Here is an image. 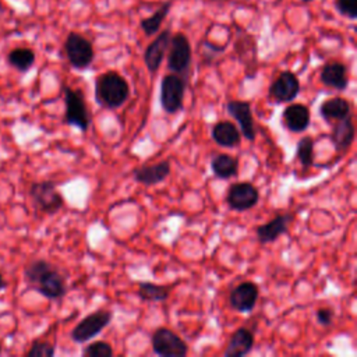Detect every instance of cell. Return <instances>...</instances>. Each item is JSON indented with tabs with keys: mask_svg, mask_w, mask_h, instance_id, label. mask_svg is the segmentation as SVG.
Masks as SVG:
<instances>
[{
	"mask_svg": "<svg viewBox=\"0 0 357 357\" xmlns=\"http://www.w3.org/2000/svg\"><path fill=\"white\" fill-rule=\"evenodd\" d=\"M283 121L289 131L304 132L310 127V109L303 103H291L283 112Z\"/></svg>",
	"mask_w": 357,
	"mask_h": 357,
	"instance_id": "obj_17",
	"label": "cell"
},
{
	"mask_svg": "<svg viewBox=\"0 0 357 357\" xmlns=\"http://www.w3.org/2000/svg\"><path fill=\"white\" fill-rule=\"evenodd\" d=\"M0 351H1V344H0Z\"/></svg>",
	"mask_w": 357,
	"mask_h": 357,
	"instance_id": "obj_34",
	"label": "cell"
},
{
	"mask_svg": "<svg viewBox=\"0 0 357 357\" xmlns=\"http://www.w3.org/2000/svg\"><path fill=\"white\" fill-rule=\"evenodd\" d=\"M8 64L21 73L28 71L35 63V53L28 47H15L7 56Z\"/></svg>",
	"mask_w": 357,
	"mask_h": 357,
	"instance_id": "obj_25",
	"label": "cell"
},
{
	"mask_svg": "<svg viewBox=\"0 0 357 357\" xmlns=\"http://www.w3.org/2000/svg\"><path fill=\"white\" fill-rule=\"evenodd\" d=\"M137 296L142 301H165L169 297V287L151 282H139Z\"/></svg>",
	"mask_w": 357,
	"mask_h": 357,
	"instance_id": "obj_24",
	"label": "cell"
},
{
	"mask_svg": "<svg viewBox=\"0 0 357 357\" xmlns=\"http://www.w3.org/2000/svg\"><path fill=\"white\" fill-rule=\"evenodd\" d=\"M331 131V141L337 152H344L350 148L354 141V124L351 116H347L342 120L333 121Z\"/></svg>",
	"mask_w": 357,
	"mask_h": 357,
	"instance_id": "obj_16",
	"label": "cell"
},
{
	"mask_svg": "<svg viewBox=\"0 0 357 357\" xmlns=\"http://www.w3.org/2000/svg\"><path fill=\"white\" fill-rule=\"evenodd\" d=\"M64 123L77 127L81 131H86L91 126V116L85 102V96L81 89H73L71 86H64Z\"/></svg>",
	"mask_w": 357,
	"mask_h": 357,
	"instance_id": "obj_3",
	"label": "cell"
},
{
	"mask_svg": "<svg viewBox=\"0 0 357 357\" xmlns=\"http://www.w3.org/2000/svg\"><path fill=\"white\" fill-rule=\"evenodd\" d=\"M4 287H6V282H4V279H3V275L0 273V290L4 289Z\"/></svg>",
	"mask_w": 357,
	"mask_h": 357,
	"instance_id": "obj_32",
	"label": "cell"
},
{
	"mask_svg": "<svg viewBox=\"0 0 357 357\" xmlns=\"http://www.w3.org/2000/svg\"><path fill=\"white\" fill-rule=\"evenodd\" d=\"M300 93V81L291 71L280 73L269 88V96L278 103H287L297 98Z\"/></svg>",
	"mask_w": 357,
	"mask_h": 357,
	"instance_id": "obj_11",
	"label": "cell"
},
{
	"mask_svg": "<svg viewBox=\"0 0 357 357\" xmlns=\"http://www.w3.org/2000/svg\"><path fill=\"white\" fill-rule=\"evenodd\" d=\"M170 52L167 57V67L176 74L187 73L191 61L190 42L183 33H176L170 40Z\"/></svg>",
	"mask_w": 357,
	"mask_h": 357,
	"instance_id": "obj_10",
	"label": "cell"
},
{
	"mask_svg": "<svg viewBox=\"0 0 357 357\" xmlns=\"http://www.w3.org/2000/svg\"><path fill=\"white\" fill-rule=\"evenodd\" d=\"M113 354H114V351H113L112 346L103 340L92 342V343H89V346H86L82 350V356H85V357H112Z\"/></svg>",
	"mask_w": 357,
	"mask_h": 357,
	"instance_id": "obj_28",
	"label": "cell"
},
{
	"mask_svg": "<svg viewBox=\"0 0 357 357\" xmlns=\"http://www.w3.org/2000/svg\"><path fill=\"white\" fill-rule=\"evenodd\" d=\"M187 79L178 74H169L160 82V106L167 114L178 113L184 106Z\"/></svg>",
	"mask_w": 357,
	"mask_h": 357,
	"instance_id": "obj_4",
	"label": "cell"
},
{
	"mask_svg": "<svg viewBox=\"0 0 357 357\" xmlns=\"http://www.w3.org/2000/svg\"><path fill=\"white\" fill-rule=\"evenodd\" d=\"M321 82L332 89L336 91H343L347 88V73H346V66L337 61L328 63L324 66L321 71Z\"/></svg>",
	"mask_w": 357,
	"mask_h": 357,
	"instance_id": "obj_22",
	"label": "cell"
},
{
	"mask_svg": "<svg viewBox=\"0 0 357 357\" xmlns=\"http://www.w3.org/2000/svg\"><path fill=\"white\" fill-rule=\"evenodd\" d=\"M170 162L160 160L153 165H144L132 172V177L137 183L144 185H155L165 181L170 174Z\"/></svg>",
	"mask_w": 357,
	"mask_h": 357,
	"instance_id": "obj_15",
	"label": "cell"
},
{
	"mask_svg": "<svg viewBox=\"0 0 357 357\" xmlns=\"http://www.w3.org/2000/svg\"><path fill=\"white\" fill-rule=\"evenodd\" d=\"M259 289L254 282H241L234 289H231L229 301L233 310L238 312H251L258 301Z\"/></svg>",
	"mask_w": 357,
	"mask_h": 357,
	"instance_id": "obj_12",
	"label": "cell"
},
{
	"mask_svg": "<svg viewBox=\"0 0 357 357\" xmlns=\"http://www.w3.org/2000/svg\"><path fill=\"white\" fill-rule=\"evenodd\" d=\"M113 314L106 310H98L82 318L71 331L70 337L75 343H85L99 335L112 321Z\"/></svg>",
	"mask_w": 357,
	"mask_h": 357,
	"instance_id": "obj_6",
	"label": "cell"
},
{
	"mask_svg": "<svg viewBox=\"0 0 357 357\" xmlns=\"http://www.w3.org/2000/svg\"><path fill=\"white\" fill-rule=\"evenodd\" d=\"M130 98V86L126 78L116 71H107L95 81V100L106 109H119Z\"/></svg>",
	"mask_w": 357,
	"mask_h": 357,
	"instance_id": "obj_2",
	"label": "cell"
},
{
	"mask_svg": "<svg viewBox=\"0 0 357 357\" xmlns=\"http://www.w3.org/2000/svg\"><path fill=\"white\" fill-rule=\"evenodd\" d=\"M28 192L33 205L40 212L53 215L57 211H60L64 205V198L57 191L54 181L45 180V181L32 183Z\"/></svg>",
	"mask_w": 357,
	"mask_h": 357,
	"instance_id": "obj_5",
	"label": "cell"
},
{
	"mask_svg": "<svg viewBox=\"0 0 357 357\" xmlns=\"http://www.w3.org/2000/svg\"><path fill=\"white\" fill-rule=\"evenodd\" d=\"M290 222H291V215H289V213L276 215L269 222L257 226L255 227V236H257V238L261 244L273 243L282 234H286L289 231Z\"/></svg>",
	"mask_w": 357,
	"mask_h": 357,
	"instance_id": "obj_14",
	"label": "cell"
},
{
	"mask_svg": "<svg viewBox=\"0 0 357 357\" xmlns=\"http://www.w3.org/2000/svg\"><path fill=\"white\" fill-rule=\"evenodd\" d=\"M26 356L28 357H53L54 356V346L47 343V342L36 340V342L32 343Z\"/></svg>",
	"mask_w": 357,
	"mask_h": 357,
	"instance_id": "obj_29",
	"label": "cell"
},
{
	"mask_svg": "<svg viewBox=\"0 0 357 357\" xmlns=\"http://www.w3.org/2000/svg\"><path fill=\"white\" fill-rule=\"evenodd\" d=\"M317 321L318 324L328 326L333 321V311L331 308H319L317 310Z\"/></svg>",
	"mask_w": 357,
	"mask_h": 357,
	"instance_id": "obj_31",
	"label": "cell"
},
{
	"mask_svg": "<svg viewBox=\"0 0 357 357\" xmlns=\"http://www.w3.org/2000/svg\"><path fill=\"white\" fill-rule=\"evenodd\" d=\"M336 7L343 15L349 18L357 17V0H337Z\"/></svg>",
	"mask_w": 357,
	"mask_h": 357,
	"instance_id": "obj_30",
	"label": "cell"
},
{
	"mask_svg": "<svg viewBox=\"0 0 357 357\" xmlns=\"http://www.w3.org/2000/svg\"><path fill=\"white\" fill-rule=\"evenodd\" d=\"M226 107H227L229 114L238 123L240 134L245 139L254 141L257 137V131H255L250 103L245 100H229Z\"/></svg>",
	"mask_w": 357,
	"mask_h": 357,
	"instance_id": "obj_13",
	"label": "cell"
},
{
	"mask_svg": "<svg viewBox=\"0 0 357 357\" xmlns=\"http://www.w3.org/2000/svg\"><path fill=\"white\" fill-rule=\"evenodd\" d=\"M254 347V335L247 328L236 329L223 351L225 357H243L248 354Z\"/></svg>",
	"mask_w": 357,
	"mask_h": 357,
	"instance_id": "obj_19",
	"label": "cell"
},
{
	"mask_svg": "<svg viewBox=\"0 0 357 357\" xmlns=\"http://www.w3.org/2000/svg\"><path fill=\"white\" fill-rule=\"evenodd\" d=\"M66 56L74 68H86L93 60V47L88 39L71 32L64 42Z\"/></svg>",
	"mask_w": 357,
	"mask_h": 357,
	"instance_id": "obj_8",
	"label": "cell"
},
{
	"mask_svg": "<svg viewBox=\"0 0 357 357\" xmlns=\"http://www.w3.org/2000/svg\"><path fill=\"white\" fill-rule=\"evenodd\" d=\"M296 156L304 169L314 166V139L310 135H304L298 139L296 146Z\"/></svg>",
	"mask_w": 357,
	"mask_h": 357,
	"instance_id": "obj_26",
	"label": "cell"
},
{
	"mask_svg": "<svg viewBox=\"0 0 357 357\" xmlns=\"http://www.w3.org/2000/svg\"><path fill=\"white\" fill-rule=\"evenodd\" d=\"M0 11H3V7H1V3H0Z\"/></svg>",
	"mask_w": 357,
	"mask_h": 357,
	"instance_id": "obj_33",
	"label": "cell"
},
{
	"mask_svg": "<svg viewBox=\"0 0 357 357\" xmlns=\"http://www.w3.org/2000/svg\"><path fill=\"white\" fill-rule=\"evenodd\" d=\"M211 169L218 178L236 177L238 174V159L227 153H218L211 159Z\"/></svg>",
	"mask_w": 357,
	"mask_h": 357,
	"instance_id": "obj_23",
	"label": "cell"
},
{
	"mask_svg": "<svg viewBox=\"0 0 357 357\" xmlns=\"http://www.w3.org/2000/svg\"><path fill=\"white\" fill-rule=\"evenodd\" d=\"M151 342L153 353L160 357H184L188 353L187 343L167 328H158Z\"/></svg>",
	"mask_w": 357,
	"mask_h": 357,
	"instance_id": "obj_7",
	"label": "cell"
},
{
	"mask_svg": "<svg viewBox=\"0 0 357 357\" xmlns=\"http://www.w3.org/2000/svg\"><path fill=\"white\" fill-rule=\"evenodd\" d=\"M25 280L43 297L59 300L67 293V284L60 271L46 259H35L24 269Z\"/></svg>",
	"mask_w": 357,
	"mask_h": 357,
	"instance_id": "obj_1",
	"label": "cell"
},
{
	"mask_svg": "<svg viewBox=\"0 0 357 357\" xmlns=\"http://www.w3.org/2000/svg\"><path fill=\"white\" fill-rule=\"evenodd\" d=\"M169 11V4H163L152 17L146 18V20H142L141 21V28L144 29V32L146 35H153L156 33V31L159 29L162 21L165 20L166 14Z\"/></svg>",
	"mask_w": 357,
	"mask_h": 357,
	"instance_id": "obj_27",
	"label": "cell"
},
{
	"mask_svg": "<svg viewBox=\"0 0 357 357\" xmlns=\"http://www.w3.org/2000/svg\"><path fill=\"white\" fill-rule=\"evenodd\" d=\"M212 139L223 148H234L240 144L241 141V134L240 130L234 126V123L229 120L218 121L211 131Z\"/></svg>",
	"mask_w": 357,
	"mask_h": 357,
	"instance_id": "obj_21",
	"label": "cell"
},
{
	"mask_svg": "<svg viewBox=\"0 0 357 357\" xmlns=\"http://www.w3.org/2000/svg\"><path fill=\"white\" fill-rule=\"evenodd\" d=\"M319 114L328 124H332L333 121L351 116V106H350V102L344 98H340V96L329 98L321 103Z\"/></svg>",
	"mask_w": 357,
	"mask_h": 357,
	"instance_id": "obj_20",
	"label": "cell"
},
{
	"mask_svg": "<svg viewBox=\"0 0 357 357\" xmlns=\"http://www.w3.org/2000/svg\"><path fill=\"white\" fill-rule=\"evenodd\" d=\"M169 43H170V32L169 31H163L146 47V50L144 53V61H145V66L148 67V70L151 73H156L158 68L160 67V64H162V61L165 59L166 50L169 47Z\"/></svg>",
	"mask_w": 357,
	"mask_h": 357,
	"instance_id": "obj_18",
	"label": "cell"
},
{
	"mask_svg": "<svg viewBox=\"0 0 357 357\" xmlns=\"http://www.w3.org/2000/svg\"><path fill=\"white\" fill-rule=\"evenodd\" d=\"M259 201V191L255 185L247 181L234 183L229 187L226 202L231 211L244 212L254 208Z\"/></svg>",
	"mask_w": 357,
	"mask_h": 357,
	"instance_id": "obj_9",
	"label": "cell"
}]
</instances>
